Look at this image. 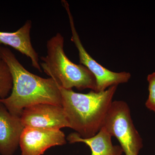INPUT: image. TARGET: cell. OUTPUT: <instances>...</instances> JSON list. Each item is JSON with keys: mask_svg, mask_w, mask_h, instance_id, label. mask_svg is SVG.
Instances as JSON below:
<instances>
[{"mask_svg": "<svg viewBox=\"0 0 155 155\" xmlns=\"http://www.w3.org/2000/svg\"><path fill=\"white\" fill-rule=\"evenodd\" d=\"M148 97L145 103V106L150 110L155 113V72L148 75Z\"/></svg>", "mask_w": 155, "mask_h": 155, "instance_id": "12", "label": "cell"}, {"mask_svg": "<svg viewBox=\"0 0 155 155\" xmlns=\"http://www.w3.org/2000/svg\"><path fill=\"white\" fill-rule=\"evenodd\" d=\"M66 143V136L61 130L25 127L19 146L21 155H42L50 148Z\"/></svg>", "mask_w": 155, "mask_h": 155, "instance_id": "7", "label": "cell"}, {"mask_svg": "<svg viewBox=\"0 0 155 155\" xmlns=\"http://www.w3.org/2000/svg\"><path fill=\"white\" fill-rule=\"evenodd\" d=\"M0 45V99L5 98L13 88V79L10 69L2 57Z\"/></svg>", "mask_w": 155, "mask_h": 155, "instance_id": "11", "label": "cell"}, {"mask_svg": "<svg viewBox=\"0 0 155 155\" xmlns=\"http://www.w3.org/2000/svg\"><path fill=\"white\" fill-rule=\"evenodd\" d=\"M117 86L110 87L102 91L91 90L87 94L60 87L62 107L70 128L83 138L95 135L104 126Z\"/></svg>", "mask_w": 155, "mask_h": 155, "instance_id": "2", "label": "cell"}, {"mask_svg": "<svg viewBox=\"0 0 155 155\" xmlns=\"http://www.w3.org/2000/svg\"><path fill=\"white\" fill-rule=\"evenodd\" d=\"M2 58L13 79L10 95L0 99L11 114L20 117L25 108L41 104L62 106L60 86L53 78H45L25 69L10 49L1 46Z\"/></svg>", "mask_w": 155, "mask_h": 155, "instance_id": "1", "label": "cell"}, {"mask_svg": "<svg viewBox=\"0 0 155 155\" xmlns=\"http://www.w3.org/2000/svg\"><path fill=\"white\" fill-rule=\"evenodd\" d=\"M112 136L104 127L92 137L83 138L76 132L70 133L67 137L70 143H83L91 150V155H122L123 150L120 146L114 145Z\"/></svg>", "mask_w": 155, "mask_h": 155, "instance_id": "10", "label": "cell"}, {"mask_svg": "<svg viewBox=\"0 0 155 155\" xmlns=\"http://www.w3.org/2000/svg\"><path fill=\"white\" fill-rule=\"evenodd\" d=\"M64 39L57 33L48 41L47 54L41 58V67L60 87L67 90L75 87L79 91L90 89L97 91L95 77L86 67L74 64L64 51Z\"/></svg>", "mask_w": 155, "mask_h": 155, "instance_id": "3", "label": "cell"}, {"mask_svg": "<svg viewBox=\"0 0 155 155\" xmlns=\"http://www.w3.org/2000/svg\"><path fill=\"white\" fill-rule=\"evenodd\" d=\"M25 127H36L51 130H61L70 127L62 106L41 104L25 108L20 116Z\"/></svg>", "mask_w": 155, "mask_h": 155, "instance_id": "6", "label": "cell"}, {"mask_svg": "<svg viewBox=\"0 0 155 155\" xmlns=\"http://www.w3.org/2000/svg\"><path fill=\"white\" fill-rule=\"evenodd\" d=\"M20 117L11 114L0 103V154L13 155L25 128Z\"/></svg>", "mask_w": 155, "mask_h": 155, "instance_id": "8", "label": "cell"}, {"mask_svg": "<svg viewBox=\"0 0 155 155\" xmlns=\"http://www.w3.org/2000/svg\"><path fill=\"white\" fill-rule=\"evenodd\" d=\"M63 5L67 11L71 28V41L75 44L78 52L80 64L85 66L93 74L97 81V91H104L110 87L118 86L120 84L127 83L131 77L129 72H116L103 67L94 60L83 46L74 24L73 16L67 1H62Z\"/></svg>", "mask_w": 155, "mask_h": 155, "instance_id": "5", "label": "cell"}, {"mask_svg": "<svg viewBox=\"0 0 155 155\" xmlns=\"http://www.w3.org/2000/svg\"><path fill=\"white\" fill-rule=\"evenodd\" d=\"M31 27V20H28L16 31H0V45L9 46L27 56L30 58L32 67L42 72L38 54L31 44L30 37Z\"/></svg>", "mask_w": 155, "mask_h": 155, "instance_id": "9", "label": "cell"}, {"mask_svg": "<svg viewBox=\"0 0 155 155\" xmlns=\"http://www.w3.org/2000/svg\"><path fill=\"white\" fill-rule=\"evenodd\" d=\"M103 127L118 140L125 155H138L143 147V140L134 124L127 103L113 101Z\"/></svg>", "mask_w": 155, "mask_h": 155, "instance_id": "4", "label": "cell"}]
</instances>
